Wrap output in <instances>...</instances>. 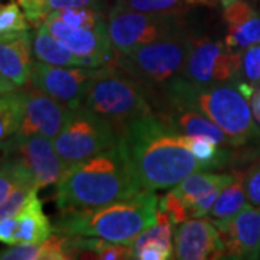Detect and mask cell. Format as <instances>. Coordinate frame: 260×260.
<instances>
[{
    "mask_svg": "<svg viewBox=\"0 0 260 260\" xmlns=\"http://www.w3.org/2000/svg\"><path fill=\"white\" fill-rule=\"evenodd\" d=\"M121 140L143 189H169L197 171L208 169L186 148L184 135L155 113L127 123Z\"/></svg>",
    "mask_w": 260,
    "mask_h": 260,
    "instance_id": "cell-1",
    "label": "cell"
},
{
    "mask_svg": "<svg viewBox=\"0 0 260 260\" xmlns=\"http://www.w3.org/2000/svg\"><path fill=\"white\" fill-rule=\"evenodd\" d=\"M143 191L120 140L104 152L67 168L55 184L56 207L61 211L97 208Z\"/></svg>",
    "mask_w": 260,
    "mask_h": 260,
    "instance_id": "cell-2",
    "label": "cell"
},
{
    "mask_svg": "<svg viewBox=\"0 0 260 260\" xmlns=\"http://www.w3.org/2000/svg\"><path fill=\"white\" fill-rule=\"evenodd\" d=\"M158 205L155 191L143 189L130 198L97 208L61 211L52 229L67 236L100 237L109 242L132 244L140 233L156 223Z\"/></svg>",
    "mask_w": 260,
    "mask_h": 260,
    "instance_id": "cell-3",
    "label": "cell"
},
{
    "mask_svg": "<svg viewBox=\"0 0 260 260\" xmlns=\"http://www.w3.org/2000/svg\"><path fill=\"white\" fill-rule=\"evenodd\" d=\"M249 102L250 100L239 90L237 83L195 88L186 81L168 97L160 109L162 112L174 106H191L198 109L221 127L236 149L260 139V129L254 123Z\"/></svg>",
    "mask_w": 260,
    "mask_h": 260,
    "instance_id": "cell-4",
    "label": "cell"
},
{
    "mask_svg": "<svg viewBox=\"0 0 260 260\" xmlns=\"http://www.w3.org/2000/svg\"><path fill=\"white\" fill-rule=\"evenodd\" d=\"M192 35L169 38L136 48L127 54H116V64L129 73L143 90L160 104L179 88L185 78V64L192 45Z\"/></svg>",
    "mask_w": 260,
    "mask_h": 260,
    "instance_id": "cell-5",
    "label": "cell"
},
{
    "mask_svg": "<svg viewBox=\"0 0 260 260\" xmlns=\"http://www.w3.org/2000/svg\"><path fill=\"white\" fill-rule=\"evenodd\" d=\"M83 106L120 132L132 120L153 114L148 93L116 61L94 68Z\"/></svg>",
    "mask_w": 260,
    "mask_h": 260,
    "instance_id": "cell-6",
    "label": "cell"
},
{
    "mask_svg": "<svg viewBox=\"0 0 260 260\" xmlns=\"http://www.w3.org/2000/svg\"><path fill=\"white\" fill-rule=\"evenodd\" d=\"M120 138L121 132L113 123L81 104L70 107L54 145L65 167L70 168L112 148Z\"/></svg>",
    "mask_w": 260,
    "mask_h": 260,
    "instance_id": "cell-7",
    "label": "cell"
},
{
    "mask_svg": "<svg viewBox=\"0 0 260 260\" xmlns=\"http://www.w3.org/2000/svg\"><path fill=\"white\" fill-rule=\"evenodd\" d=\"M107 34L116 54L169 38L189 35L181 15H156L113 8L107 16Z\"/></svg>",
    "mask_w": 260,
    "mask_h": 260,
    "instance_id": "cell-8",
    "label": "cell"
},
{
    "mask_svg": "<svg viewBox=\"0 0 260 260\" xmlns=\"http://www.w3.org/2000/svg\"><path fill=\"white\" fill-rule=\"evenodd\" d=\"M242 51L223 41L195 38L186 58L185 78L195 88L242 81Z\"/></svg>",
    "mask_w": 260,
    "mask_h": 260,
    "instance_id": "cell-9",
    "label": "cell"
},
{
    "mask_svg": "<svg viewBox=\"0 0 260 260\" xmlns=\"http://www.w3.org/2000/svg\"><path fill=\"white\" fill-rule=\"evenodd\" d=\"M6 156L18 159L28 168L39 189L55 185L67 171L56 152L54 139L44 135L10 136L6 139Z\"/></svg>",
    "mask_w": 260,
    "mask_h": 260,
    "instance_id": "cell-10",
    "label": "cell"
},
{
    "mask_svg": "<svg viewBox=\"0 0 260 260\" xmlns=\"http://www.w3.org/2000/svg\"><path fill=\"white\" fill-rule=\"evenodd\" d=\"M42 25L56 41L78 56L84 67L97 68L116 61V51L110 42L107 26L102 29L73 28L54 16H48Z\"/></svg>",
    "mask_w": 260,
    "mask_h": 260,
    "instance_id": "cell-11",
    "label": "cell"
},
{
    "mask_svg": "<svg viewBox=\"0 0 260 260\" xmlns=\"http://www.w3.org/2000/svg\"><path fill=\"white\" fill-rule=\"evenodd\" d=\"M94 74L90 67H61L34 62L29 84L68 107L83 104L87 87Z\"/></svg>",
    "mask_w": 260,
    "mask_h": 260,
    "instance_id": "cell-12",
    "label": "cell"
},
{
    "mask_svg": "<svg viewBox=\"0 0 260 260\" xmlns=\"http://www.w3.org/2000/svg\"><path fill=\"white\" fill-rule=\"evenodd\" d=\"M174 259H225V247L215 224L203 217L178 224L174 230Z\"/></svg>",
    "mask_w": 260,
    "mask_h": 260,
    "instance_id": "cell-13",
    "label": "cell"
},
{
    "mask_svg": "<svg viewBox=\"0 0 260 260\" xmlns=\"http://www.w3.org/2000/svg\"><path fill=\"white\" fill-rule=\"evenodd\" d=\"M225 247V259L260 257V208L250 203L227 220H211Z\"/></svg>",
    "mask_w": 260,
    "mask_h": 260,
    "instance_id": "cell-14",
    "label": "cell"
},
{
    "mask_svg": "<svg viewBox=\"0 0 260 260\" xmlns=\"http://www.w3.org/2000/svg\"><path fill=\"white\" fill-rule=\"evenodd\" d=\"M23 95V113L18 132V136L44 135L55 139L64 126L70 107L64 103L48 95L29 84L22 91Z\"/></svg>",
    "mask_w": 260,
    "mask_h": 260,
    "instance_id": "cell-15",
    "label": "cell"
},
{
    "mask_svg": "<svg viewBox=\"0 0 260 260\" xmlns=\"http://www.w3.org/2000/svg\"><path fill=\"white\" fill-rule=\"evenodd\" d=\"M34 34L28 30L0 35V74L16 87L29 84L34 67Z\"/></svg>",
    "mask_w": 260,
    "mask_h": 260,
    "instance_id": "cell-16",
    "label": "cell"
},
{
    "mask_svg": "<svg viewBox=\"0 0 260 260\" xmlns=\"http://www.w3.org/2000/svg\"><path fill=\"white\" fill-rule=\"evenodd\" d=\"M223 18L227 23L225 45L244 51L260 44V15L246 0H224Z\"/></svg>",
    "mask_w": 260,
    "mask_h": 260,
    "instance_id": "cell-17",
    "label": "cell"
},
{
    "mask_svg": "<svg viewBox=\"0 0 260 260\" xmlns=\"http://www.w3.org/2000/svg\"><path fill=\"white\" fill-rule=\"evenodd\" d=\"M160 116L179 133L189 138H207L224 148L234 149L230 138L208 116L191 106H174Z\"/></svg>",
    "mask_w": 260,
    "mask_h": 260,
    "instance_id": "cell-18",
    "label": "cell"
},
{
    "mask_svg": "<svg viewBox=\"0 0 260 260\" xmlns=\"http://www.w3.org/2000/svg\"><path fill=\"white\" fill-rule=\"evenodd\" d=\"M16 220V243L15 244H35L47 240L54 229L44 213L42 201L38 195H32L23 208L15 215Z\"/></svg>",
    "mask_w": 260,
    "mask_h": 260,
    "instance_id": "cell-19",
    "label": "cell"
},
{
    "mask_svg": "<svg viewBox=\"0 0 260 260\" xmlns=\"http://www.w3.org/2000/svg\"><path fill=\"white\" fill-rule=\"evenodd\" d=\"M234 172L232 174H214V172H203L197 171L182 179L172 191L182 198L188 210L197 200L210 194L214 189H223L232 184Z\"/></svg>",
    "mask_w": 260,
    "mask_h": 260,
    "instance_id": "cell-20",
    "label": "cell"
},
{
    "mask_svg": "<svg viewBox=\"0 0 260 260\" xmlns=\"http://www.w3.org/2000/svg\"><path fill=\"white\" fill-rule=\"evenodd\" d=\"M32 51L35 59L51 65H61V67H84L83 61L75 56L71 51L56 41L48 29L41 25L38 26L37 32L32 38Z\"/></svg>",
    "mask_w": 260,
    "mask_h": 260,
    "instance_id": "cell-21",
    "label": "cell"
},
{
    "mask_svg": "<svg viewBox=\"0 0 260 260\" xmlns=\"http://www.w3.org/2000/svg\"><path fill=\"white\" fill-rule=\"evenodd\" d=\"M19 5L32 26H41L45 19L55 10L75 8H95L103 9V0H19Z\"/></svg>",
    "mask_w": 260,
    "mask_h": 260,
    "instance_id": "cell-22",
    "label": "cell"
},
{
    "mask_svg": "<svg viewBox=\"0 0 260 260\" xmlns=\"http://www.w3.org/2000/svg\"><path fill=\"white\" fill-rule=\"evenodd\" d=\"M247 200L246 188H244V172L234 171V178L232 184L225 186L221 194L218 195L210 211L211 220H227L232 218L242 210Z\"/></svg>",
    "mask_w": 260,
    "mask_h": 260,
    "instance_id": "cell-23",
    "label": "cell"
},
{
    "mask_svg": "<svg viewBox=\"0 0 260 260\" xmlns=\"http://www.w3.org/2000/svg\"><path fill=\"white\" fill-rule=\"evenodd\" d=\"M211 6V0H116L114 8L156 15H184L195 6Z\"/></svg>",
    "mask_w": 260,
    "mask_h": 260,
    "instance_id": "cell-24",
    "label": "cell"
},
{
    "mask_svg": "<svg viewBox=\"0 0 260 260\" xmlns=\"http://www.w3.org/2000/svg\"><path fill=\"white\" fill-rule=\"evenodd\" d=\"M61 256V244L52 236L42 243L13 244L0 250V260H59Z\"/></svg>",
    "mask_w": 260,
    "mask_h": 260,
    "instance_id": "cell-25",
    "label": "cell"
},
{
    "mask_svg": "<svg viewBox=\"0 0 260 260\" xmlns=\"http://www.w3.org/2000/svg\"><path fill=\"white\" fill-rule=\"evenodd\" d=\"M23 113L22 91L0 94V142L18 132Z\"/></svg>",
    "mask_w": 260,
    "mask_h": 260,
    "instance_id": "cell-26",
    "label": "cell"
},
{
    "mask_svg": "<svg viewBox=\"0 0 260 260\" xmlns=\"http://www.w3.org/2000/svg\"><path fill=\"white\" fill-rule=\"evenodd\" d=\"M49 16L59 19L73 28L102 29L106 28L107 20L103 16L102 9L95 8H75V9H61L52 12Z\"/></svg>",
    "mask_w": 260,
    "mask_h": 260,
    "instance_id": "cell-27",
    "label": "cell"
},
{
    "mask_svg": "<svg viewBox=\"0 0 260 260\" xmlns=\"http://www.w3.org/2000/svg\"><path fill=\"white\" fill-rule=\"evenodd\" d=\"M20 182L35 184L34 177L22 162L10 156H5V159L0 162V204L8 198L12 189Z\"/></svg>",
    "mask_w": 260,
    "mask_h": 260,
    "instance_id": "cell-28",
    "label": "cell"
},
{
    "mask_svg": "<svg viewBox=\"0 0 260 260\" xmlns=\"http://www.w3.org/2000/svg\"><path fill=\"white\" fill-rule=\"evenodd\" d=\"M38 188L34 182H20L12 189L8 198L0 204V220L12 218L23 208L32 195L38 194Z\"/></svg>",
    "mask_w": 260,
    "mask_h": 260,
    "instance_id": "cell-29",
    "label": "cell"
},
{
    "mask_svg": "<svg viewBox=\"0 0 260 260\" xmlns=\"http://www.w3.org/2000/svg\"><path fill=\"white\" fill-rule=\"evenodd\" d=\"M30 23L16 2L0 6V35L28 30Z\"/></svg>",
    "mask_w": 260,
    "mask_h": 260,
    "instance_id": "cell-30",
    "label": "cell"
},
{
    "mask_svg": "<svg viewBox=\"0 0 260 260\" xmlns=\"http://www.w3.org/2000/svg\"><path fill=\"white\" fill-rule=\"evenodd\" d=\"M242 78L243 81L251 84L256 90L260 88V44L243 51Z\"/></svg>",
    "mask_w": 260,
    "mask_h": 260,
    "instance_id": "cell-31",
    "label": "cell"
},
{
    "mask_svg": "<svg viewBox=\"0 0 260 260\" xmlns=\"http://www.w3.org/2000/svg\"><path fill=\"white\" fill-rule=\"evenodd\" d=\"M158 207L160 211H164V213L167 214L168 217H169V220L175 225L189 220V210H188V207L182 201V198L175 194L172 189L164 195L162 198H159Z\"/></svg>",
    "mask_w": 260,
    "mask_h": 260,
    "instance_id": "cell-32",
    "label": "cell"
},
{
    "mask_svg": "<svg viewBox=\"0 0 260 260\" xmlns=\"http://www.w3.org/2000/svg\"><path fill=\"white\" fill-rule=\"evenodd\" d=\"M244 188L249 203L260 208V158L247 168L244 174Z\"/></svg>",
    "mask_w": 260,
    "mask_h": 260,
    "instance_id": "cell-33",
    "label": "cell"
},
{
    "mask_svg": "<svg viewBox=\"0 0 260 260\" xmlns=\"http://www.w3.org/2000/svg\"><path fill=\"white\" fill-rule=\"evenodd\" d=\"M133 259L139 260H167L174 259V249L159 243H148L133 253Z\"/></svg>",
    "mask_w": 260,
    "mask_h": 260,
    "instance_id": "cell-34",
    "label": "cell"
},
{
    "mask_svg": "<svg viewBox=\"0 0 260 260\" xmlns=\"http://www.w3.org/2000/svg\"><path fill=\"white\" fill-rule=\"evenodd\" d=\"M0 243L13 246L16 243V220L15 217L0 220Z\"/></svg>",
    "mask_w": 260,
    "mask_h": 260,
    "instance_id": "cell-35",
    "label": "cell"
},
{
    "mask_svg": "<svg viewBox=\"0 0 260 260\" xmlns=\"http://www.w3.org/2000/svg\"><path fill=\"white\" fill-rule=\"evenodd\" d=\"M18 87L12 83L10 80H8L5 75L0 74V94L2 93H10V91H16Z\"/></svg>",
    "mask_w": 260,
    "mask_h": 260,
    "instance_id": "cell-36",
    "label": "cell"
},
{
    "mask_svg": "<svg viewBox=\"0 0 260 260\" xmlns=\"http://www.w3.org/2000/svg\"><path fill=\"white\" fill-rule=\"evenodd\" d=\"M6 156V140L0 142V162Z\"/></svg>",
    "mask_w": 260,
    "mask_h": 260,
    "instance_id": "cell-37",
    "label": "cell"
},
{
    "mask_svg": "<svg viewBox=\"0 0 260 260\" xmlns=\"http://www.w3.org/2000/svg\"><path fill=\"white\" fill-rule=\"evenodd\" d=\"M220 2H224V0H220Z\"/></svg>",
    "mask_w": 260,
    "mask_h": 260,
    "instance_id": "cell-38",
    "label": "cell"
}]
</instances>
